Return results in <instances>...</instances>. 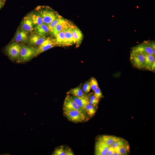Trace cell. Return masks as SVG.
I'll return each mask as SVG.
<instances>
[{
    "label": "cell",
    "instance_id": "7402d4cb",
    "mask_svg": "<svg viewBox=\"0 0 155 155\" xmlns=\"http://www.w3.org/2000/svg\"><path fill=\"white\" fill-rule=\"evenodd\" d=\"M67 94H71L73 96L77 97L82 96L86 94L82 89L81 85L70 89L67 92Z\"/></svg>",
    "mask_w": 155,
    "mask_h": 155
},
{
    "label": "cell",
    "instance_id": "ffe728a7",
    "mask_svg": "<svg viewBox=\"0 0 155 155\" xmlns=\"http://www.w3.org/2000/svg\"><path fill=\"white\" fill-rule=\"evenodd\" d=\"M28 15L31 19L33 24L36 25V26L43 23L41 16L37 11L32 12Z\"/></svg>",
    "mask_w": 155,
    "mask_h": 155
},
{
    "label": "cell",
    "instance_id": "44dd1931",
    "mask_svg": "<svg viewBox=\"0 0 155 155\" xmlns=\"http://www.w3.org/2000/svg\"><path fill=\"white\" fill-rule=\"evenodd\" d=\"M65 30L60 31L55 36V39L57 46H65Z\"/></svg>",
    "mask_w": 155,
    "mask_h": 155
},
{
    "label": "cell",
    "instance_id": "603a6c76",
    "mask_svg": "<svg viewBox=\"0 0 155 155\" xmlns=\"http://www.w3.org/2000/svg\"><path fill=\"white\" fill-rule=\"evenodd\" d=\"M86 111L89 117H92L95 115L96 110L94 106L88 103L86 106Z\"/></svg>",
    "mask_w": 155,
    "mask_h": 155
},
{
    "label": "cell",
    "instance_id": "4fadbf2b",
    "mask_svg": "<svg viewBox=\"0 0 155 155\" xmlns=\"http://www.w3.org/2000/svg\"><path fill=\"white\" fill-rule=\"evenodd\" d=\"M155 56L147 54L145 55L144 68L151 71L155 70Z\"/></svg>",
    "mask_w": 155,
    "mask_h": 155
},
{
    "label": "cell",
    "instance_id": "ba28073f",
    "mask_svg": "<svg viewBox=\"0 0 155 155\" xmlns=\"http://www.w3.org/2000/svg\"><path fill=\"white\" fill-rule=\"evenodd\" d=\"M76 27L72 22L63 17L56 25L51 33L54 36L58 32L67 29L71 28H74Z\"/></svg>",
    "mask_w": 155,
    "mask_h": 155
},
{
    "label": "cell",
    "instance_id": "2e32d148",
    "mask_svg": "<svg viewBox=\"0 0 155 155\" xmlns=\"http://www.w3.org/2000/svg\"><path fill=\"white\" fill-rule=\"evenodd\" d=\"M73 28H70L65 30V46H69L75 44L73 34Z\"/></svg>",
    "mask_w": 155,
    "mask_h": 155
},
{
    "label": "cell",
    "instance_id": "6da1fadb",
    "mask_svg": "<svg viewBox=\"0 0 155 155\" xmlns=\"http://www.w3.org/2000/svg\"><path fill=\"white\" fill-rule=\"evenodd\" d=\"M35 10L41 16L43 23L48 25L61 16L57 11L48 6H38Z\"/></svg>",
    "mask_w": 155,
    "mask_h": 155
},
{
    "label": "cell",
    "instance_id": "9c48e42d",
    "mask_svg": "<svg viewBox=\"0 0 155 155\" xmlns=\"http://www.w3.org/2000/svg\"><path fill=\"white\" fill-rule=\"evenodd\" d=\"M63 109V111L77 110L83 112L82 109L72 99L71 96L68 94L64 102Z\"/></svg>",
    "mask_w": 155,
    "mask_h": 155
},
{
    "label": "cell",
    "instance_id": "484cf974",
    "mask_svg": "<svg viewBox=\"0 0 155 155\" xmlns=\"http://www.w3.org/2000/svg\"><path fill=\"white\" fill-rule=\"evenodd\" d=\"M63 18L61 16L55 19L48 24L50 33H51L54 28L58 22Z\"/></svg>",
    "mask_w": 155,
    "mask_h": 155
},
{
    "label": "cell",
    "instance_id": "836d02e7",
    "mask_svg": "<svg viewBox=\"0 0 155 155\" xmlns=\"http://www.w3.org/2000/svg\"><path fill=\"white\" fill-rule=\"evenodd\" d=\"M5 2L3 1H0V9L4 6Z\"/></svg>",
    "mask_w": 155,
    "mask_h": 155
},
{
    "label": "cell",
    "instance_id": "4316f807",
    "mask_svg": "<svg viewBox=\"0 0 155 155\" xmlns=\"http://www.w3.org/2000/svg\"><path fill=\"white\" fill-rule=\"evenodd\" d=\"M65 148L61 146L56 148L53 153L54 155H65Z\"/></svg>",
    "mask_w": 155,
    "mask_h": 155
},
{
    "label": "cell",
    "instance_id": "5bb4252c",
    "mask_svg": "<svg viewBox=\"0 0 155 155\" xmlns=\"http://www.w3.org/2000/svg\"><path fill=\"white\" fill-rule=\"evenodd\" d=\"M33 24L28 15L24 18L21 24L22 29L28 32H31L34 30Z\"/></svg>",
    "mask_w": 155,
    "mask_h": 155
},
{
    "label": "cell",
    "instance_id": "e0dca14e",
    "mask_svg": "<svg viewBox=\"0 0 155 155\" xmlns=\"http://www.w3.org/2000/svg\"><path fill=\"white\" fill-rule=\"evenodd\" d=\"M73 34L76 47H78L81 43L83 39V34L80 29L76 27L73 29Z\"/></svg>",
    "mask_w": 155,
    "mask_h": 155
},
{
    "label": "cell",
    "instance_id": "83f0119b",
    "mask_svg": "<svg viewBox=\"0 0 155 155\" xmlns=\"http://www.w3.org/2000/svg\"><path fill=\"white\" fill-rule=\"evenodd\" d=\"M99 99L96 98L94 95L91 96L90 98L89 103L95 107L99 103Z\"/></svg>",
    "mask_w": 155,
    "mask_h": 155
},
{
    "label": "cell",
    "instance_id": "52a82bcc",
    "mask_svg": "<svg viewBox=\"0 0 155 155\" xmlns=\"http://www.w3.org/2000/svg\"><path fill=\"white\" fill-rule=\"evenodd\" d=\"M22 46L17 42L12 43L7 46L6 49V53L11 60L18 59Z\"/></svg>",
    "mask_w": 155,
    "mask_h": 155
},
{
    "label": "cell",
    "instance_id": "d6986e66",
    "mask_svg": "<svg viewBox=\"0 0 155 155\" xmlns=\"http://www.w3.org/2000/svg\"><path fill=\"white\" fill-rule=\"evenodd\" d=\"M34 29L36 32L44 36H46L50 33L48 25L44 23L36 26Z\"/></svg>",
    "mask_w": 155,
    "mask_h": 155
},
{
    "label": "cell",
    "instance_id": "8992f818",
    "mask_svg": "<svg viewBox=\"0 0 155 155\" xmlns=\"http://www.w3.org/2000/svg\"><path fill=\"white\" fill-rule=\"evenodd\" d=\"M56 46H57V45L55 38L51 37L46 38L41 44L35 48L36 55Z\"/></svg>",
    "mask_w": 155,
    "mask_h": 155
},
{
    "label": "cell",
    "instance_id": "e575fe53",
    "mask_svg": "<svg viewBox=\"0 0 155 155\" xmlns=\"http://www.w3.org/2000/svg\"><path fill=\"white\" fill-rule=\"evenodd\" d=\"M0 1H4L5 2L6 0H0Z\"/></svg>",
    "mask_w": 155,
    "mask_h": 155
},
{
    "label": "cell",
    "instance_id": "1f68e13d",
    "mask_svg": "<svg viewBox=\"0 0 155 155\" xmlns=\"http://www.w3.org/2000/svg\"><path fill=\"white\" fill-rule=\"evenodd\" d=\"M115 149L113 147L110 146L108 150L107 155H113L115 152Z\"/></svg>",
    "mask_w": 155,
    "mask_h": 155
},
{
    "label": "cell",
    "instance_id": "7a4b0ae2",
    "mask_svg": "<svg viewBox=\"0 0 155 155\" xmlns=\"http://www.w3.org/2000/svg\"><path fill=\"white\" fill-rule=\"evenodd\" d=\"M63 113L69 121L75 123L86 121L89 119L86 114L77 110L63 111Z\"/></svg>",
    "mask_w": 155,
    "mask_h": 155
},
{
    "label": "cell",
    "instance_id": "3957f363",
    "mask_svg": "<svg viewBox=\"0 0 155 155\" xmlns=\"http://www.w3.org/2000/svg\"><path fill=\"white\" fill-rule=\"evenodd\" d=\"M146 55L141 52L132 50L130 59L133 65L140 69L144 68Z\"/></svg>",
    "mask_w": 155,
    "mask_h": 155
},
{
    "label": "cell",
    "instance_id": "5b68a950",
    "mask_svg": "<svg viewBox=\"0 0 155 155\" xmlns=\"http://www.w3.org/2000/svg\"><path fill=\"white\" fill-rule=\"evenodd\" d=\"M36 56L35 48L25 45L22 46L19 57V61H27Z\"/></svg>",
    "mask_w": 155,
    "mask_h": 155
},
{
    "label": "cell",
    "instance_id": "ac0fdd59",
    "mask_svg": "<svg viewBox=\"0 0 155 155\" xmlns=\"http://www.w3.org/2000/svg\"><path fill=\"white\" fill-rule=\"evenodd\" d=\"M119 138L115 136L104 135L100 136L98 138V141L102 142L111 146Z\"/></svg>",
    "mask_w": 155,
    "mask_h": 155
},
{
    "label": "cell",
    "instance_id": "30bf717a",
    "mask_svg": "<svg viewBox=\"0 0 155 155\" xmlns=\"http://www.w3.org/2000/svg\"><path fill=\"white\" fill-rule=\"evenodd\" d=\"M46 38L45 36L35 32L28 36L27 41L30 45L38 46L44 42Z\"/></svg>",
    "mask_w": 155,
    "mask_h": 155
},
{
    "label": "cell",
    "instance_id": "9a60e30c",
    "mask_svg": "<svg viewBox=\"0 0 155 155\" xmlns=\"http://www.w3.org/2000/svg\"><path fill=\"white\" fill-rule=\"evenodd\" d=\"M28 32L22 29L17 31L15 34L14 40L17 43L25 42L27 41Z\"/></svg>",
    "mask_w": 155,
    "mask_h": 155
},
{
    "label": "cell",
    "instance_id": "f1b7e54d",
    "mask_svg": "<svg viewBox=\"0 0 155 155\" xmlns=\"http://www.w3.org/2000/svg\"><path fill=\"white\" fill-rule=\"evenodd\" d=\"M91 86V89L94 91L98 87V84L96 80L94 77L91 78L90 81Z\"/></svg>",
    "mask_w": 155,
    "mask_h": 155
},
{
    "label": "cell",
    "instance_id": "d6a6232c",
    "mask_svg": "<svg viewBox=\"0 0 155 155\" xmlns=\"http://www.w3.org/2000/svg\"><path fill=\"white\" fill-rule=\"evenodd\" d=\"M74 154L71 150L69 148H65V155H73Z\"/></svg>",
    "mask_w": 155,
    "mask_h": 155
},
{
    "label": "cell",
    "instance_id": "7c38bea8",
    "mask_svg": "<svg viewBox=\"0 0 155 155\" xmlns=\"http://www.w3.org/2000/svg\"><path fill=\"white\" fill-rule=\"evenodd\" d=\"M110 146L99 141L96 142L95 146V154L106 155Z\"/></svg>",
    "mask_w": 155,
    "mask_h": 155
},
{
    "label": "cell",
    "instance_id": "8fae6325",
    "mask_svg": "<svg viewBox=\"0 0 155 155\" xmlns=\"http://www.w3.org/2000/svg\"><path fill=\"white\" fill-rule=\"evenodd\" d=\"M71 96L76 104L82 109L83 112L86 114V105L89 103V96L86 94L83 96L81 97H77L73 96Z\"/></svg>",
    "mask_w": 155,
    "mask_h": 155
},
{
    "label": "cell",
    "instance_id": "277c9868",
    "mask_svg": "<svg viewBox=\"0 0 155 155\" xmlns=\"http://www.w3.org/2000/svg\"><path fill=\"white\" fill-rule=\"evenodd\" d=\"M132 50L138 51L145 54H151L155 56V43L149 41H145L133 48Z\"/></svg>",
    "mask_w": 155,
    "mask_h": 155
},
{
    "label": "cell",
    "instance_id": "f546056e",
    "mask_svg": "<svg viewBox=\"0 0 155 155\" xmlns=\"http://www.w3.org/2000/svg\"><path fill=\"white\" fill-rule=\"evenodd\" d=\"M91 86L90 81L86 82L84 84L82 88L83 92L87 93L89 92L91 89Z\"/></svg>",
    "mask_w": 155,
    "mask_h": 155
},
{
    "label": "cell",
    "instance_id": "4dcf8cb0",
    "mask_svg": "<svg viewBox=\"0 0 155 155\" xmlns=\"http://www.w3.org/2000/svg\"><path fill=\"white\" fill-rule=\"evenodd\" d=\"M94 96L97 98L99 99L103 97L101 91L99 87L94 91Z\"/></svg>",
    "mask_w": 155,
    "mask_h": 155
},
{
    "label": "cell",
    "instance_id": "cb8c5ba5",
    "mask_svg": "<svg viewBox=\"0 0 155 155\" xmlns=\"http://www.w3.org/2000/svg\"><path fill=\"white\" fill-rule=\"evenodd\" d=\"M118 148L119 152L121 155H126L129 152L130 147L127 142Z\"/></svg>",
    "mask_w": 155,
    "mask_h": 155
},
{
    "label": "cell",
    "instance_id": "d4e9b609",
    "mask_svg": "<svg viewBox=\"0 0 155 155\" xmlns=\"http://www.w3.org/2000/svg\"><path fill=\"white\" fill-rule=\"evenodd\" d=\"M126 142H127V141L125 140L122 138L119 137L111 146L114 148L119 147Z\"/></svg>",
    "mask_w": 155,
    "mask_h": 155
}]
</instances>
